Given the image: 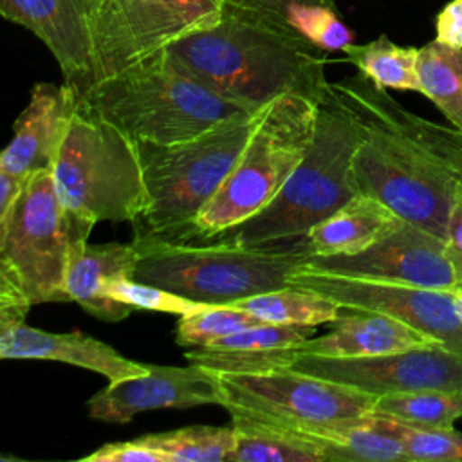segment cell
<instances>
[{
  "label": "cell",
  "mask_w": 462,
  "mask_h": 462,
  "mask_svg": "<svg viewBox=\"0 0 462 462\" xmlns=\"http://www.w3.org/2000/svg\"><path fill=\"white\" fill-rule=\"evenodd\" d=\"M226 5H233V7H240V9H247V11H256V13H265V14H274L283 18L285 9L292 4V2H318V4H325L330 7H336L334 0H222Z\"/></svg>",
  "instance_id": "38"
},
{
  "label": "cell",
  "mask_w": 462,
  "mask_h": 462,
  "mask_svg": "<svg viewBox=\"0 0 462 462\" xmlns=\"http://www.w3.org/2000/svg\"><path fill=\"white\" fill-rule=\"evenodd\" d=\"M23 186V179H18L4 170H0V245L4 240V233L13 213L14 202Z\"/></svg>",
  "instance_id": "37"
},
{
  "label": "cell",
  "mask_w": 462,
  "mask_h": 462,
  "mask_svg": "<svg viewBox=\"0 0 462 462\" xmlns=\"http://www.w3.org/2000/svg\"><path fill=\"white\" fill-rule=\"evenodd\" d=\"M316 99L285 94L273 99L215 195L195 220V240L215 238L263 209L305 157L318 123Z\"/></svg>",
  "instance_id": "8"
},
{
  "label": "cell",
  "mask_w": 462,
  "mask_h": 462,
  "mask_svg": "<svg viewBox=\"0 0 462 462\" xmlns=\"http://www.w3.org/2000/svg\"><path fill=\"white\" fill-rule=\"evenodd\" d=\"M262 110L226 119L182 143H137L148 208L132 224L134 238L195 240L200 209L233 170Z\"/></svg>",
  "instance_id": "6"
},
{
  "label": "cell",
  "mask_w": 462,
  "mask_h": 462,
  "mask_svg": "<svg viewBox=\"0 0 462 462\" xmlns=\"http://www.w3.org/2000/svg\"><path fill=\"white\" fill-rule=\"evenodd\" d=\"M327 96L357 128L352 166L359 193L444 238L462 179V132L415 116L361 72L328 81Z\"/></svg>",
  "instance_id": "1"
},
{
  "label": "cell",
  "mask_w": 462,
  "mask_h": 462,
  "mask_svg": "<svg viewBox=\"0 0 462 462\" xmlns=\"http://www.w3.org/2000/svg\"><path fill=\"white\" fill-rule=\"evenodd\" d=\"M0 359L58 361L92 370L108 383L146 372V363L125 357L114 346L81 332H49L25 321L0 336Z\"/></svg>",
  "instance_id": "17"
},
{
  "label": "cell",
  "mask_w": 462,
  "mask_h": 462,
  "mask_svg": "<svg viewBox=\"0 0 462 462\" xmlns=\"http://www.w3.org/2000/svg\"><path fill=\"white\" fill-rule=\"evenodd\" d=\"M356 146L352 117L325 94L312 143L278 195L256 215L215 238L274 245L303 236L359 193L352 166Z\"/></svg>",
  "instance_id": "7"
},
{
  "label": "cell",
  "mask_w": 462,
  "mask_h": 462,
  "mask_svg": "<svg viewBox=\"0 0 462 462\" xmlns=\"http://www.w3.org/2000/svg\"><path fill=\"white\" fill-rule=\"evenodd\" d=\"M141 442L157 449L166 462H224L233 449V428L229 426H184L171 431L148 433Z\"/></svg>",
  "instance_id": "27"
},
{
  "label": "cell",
  "mask_w": 462,
  "mask_h": 462,
  "mask_svg": "<svg viewBox=\"0 0 462 462\" xmlns=\"http://www.w3.org/2000/svg\"><path fill=\"white\" fill-rule=\"evenodd\" d=\"M11 458H13L11 455H7V457H5V455H0V460H11Z\"/></svg>",
  "instance_id": "41"
},
{
  "label": "cell",
  "mask_w": 462,
  "mask_h": 462,
  "mask_svg": "<svg viewBox=\"0 0 462 462\" xmlns=\"http://www.w3.org/2000/svg\"><path fill=\"white\" fill-rule=\"evenodd\" d=\"M435 40L449 47L462 49V0L448 2L437 14Z\"/></svg>",
  "instance_id": "36"
},
{
  "label": "cell",
  "mask_w": 462,
  "mask_h": 462,
  "mask_svg": "<svg viewBox=\"0 0 462 462\" xmlns=\"http://www.w3.org/2000/svg\"><path fill=\"white\" fill-rule=\"evenodd\" d=\"M81 460L87 462H166L164 457L141 442L139 439L125 442H108L96 451L85 455Z\"/></svg>",
  "instance_id": "33"
},
{
  "label": "cell",
  "mask_w": 462,
  "mask_h": 462,
  "mask_svg": "<svg viewBox=\"0 0 462 462\" xmlns=\"http://www.w3.org/2000/svg\"><path fill=\"white\" fill-rule=\"evenodd\" d=\"M217 374V372H215ZM220 406L309 433L372 413L377 395L291 368L217 374Z\"/></svg>",
  "instance_id": "9"
},
{
  "label": "cell",
  "mask_w": 462,
  "mask_h": 462,
  "mask_svg": "<svg viewBox=\"0 0 462 462\" xmlns=\"http://www.w3.org/2000/svg\"><path fill=\"white\" fill-rule=\"evenodd\" d=\"M283 20L305 40L325 52L343 51L356 42L352 29L337 16L336 9L318 2H292Z\"/></svg>",
  "instance_id": "30"
},
{
  "label": "cell",
  "mask_w": 462,
  "mask_h": 462,
  "mask_svg": "<svg viewBox=\"0 0 462 462\" xmlns=\"http://www.w3.org/2000/svg\"><path fill=\"white\" fill-rule=\"evenodd\" d=\"M137 260L135 244H88L78 240L70 245L63 276L67 301H74L103 321H123L134 309L106 294L110 282L134 278Z\"/></svg>",
  "instance_id": "18"
},
{
  "label": "cell",
  "mask_w": 462,
  "mask_h": 462,
  "mask_svg": "<svg viewBox=\"0 0 462 462\" xmlns=\"http://www.w3.org/2000/svg\"><path fill=\"white\" fill-rule=\"evenodd\" d=\"M106 294L117 301L130 305L134 310L144 309V310L168 312L175 316H184L209 305V303L193 301L186 296L175 294L168 289H162L159 285L146 283L135 278H119L110 282V285L106 287Z\"/></svg>",
  "instance_id": "32"
},
{
  "label": "cell",
  "mask_w": 462,
  "mask_h": 462,
  "mask_svg": "<svg viewBox=\"0 0 462 462\" xmlns=\"http://www.w3.org/2000/svg\"><path fill=\"white\" fill-rule=\"evenodd\" d=\"M74 242L51 170L25 177L4 233L0 263L32 305L67 301L63 276Z\"/></svg>",
  "instance_id": "10"
},
{
  "label": "cell",
  "mask_w": 462,
  "mask_h": 462,
  "mask_svg": "<svg viewBox=\"0 0 462 462\" xmlns=\"http://www.w3.org/2000/svg\"><path fill=\"white\" fill-rule=\"evenodd\" d=\"M453 294V303H455V309H457V314L458 318L462 319V287H457L451 291Z\"/></svg>",
  "instance_id": "39"
},
{
  "label": "cell",
  "mask_w": 462,
  "mask_h": 462,
  "mask_svg": "<svg viewBox=\"0 0 462 462\" xmlns=\"http://www.w3.org/2000/svg\"><path fill=\"white\" fill-rule=\"evenodd\" d=\"M345 60L383 88L419 92L417 47H402L388 36L343 49Z\"/></svg>",
  "instance_id": "25"
},
{
  "label": "cell",
  "mask_w": 462,
  "mask_h": 462,
  "mask_svg": "<svg viewBox=\"0 0 462 462\" xmlns=\"http://www.w3.org/2000/svg\"><path fill=\"white\" fill-rule=\"evenodd\" d=\"M430 345L437 341L388 314L341 307L325 334L305 339L296 350L325 357H370Z\"/></svg>",
  "instance_id": "19"
},
{
  "label": "cell",
  "mask_w": 462,
  "mask_h": 462,
  "mask_svg": "<svg viewBox=\"0 0 462 462\" xmlns=\"http://www.w3.org/2000/svg\"><path fill=\"white\" fill-rule=\"evenodd\" d=\"M316 327L307 325H274L258 323L245 327L233 334H227L208 346L211 350L226 352H256V350H274V348H292L301 345L305 339L312 337Z\"/></svg>",
  "instance_id": "31"
},
{
  "label": "cell",
  "mask_w": 462,
  "mask_h": 462,
  "mask_svg": "<svg viewBox=\"0 0 462 462\" xmlns=\"http://www.w3.org/2000/svg\"><path fill=\"white\" fill-rule=\"evenodd\" d=\"M419 92L462 132V49L437 40L417 49Z\"/></svg>",
  "instance_id": "23"
},
{
  "label": "cell",
  "mask_w": 462,
  "mask_h": 462,
  "mask_svg": "<svg viewBox=\"0 0 462 462\" xmlns=\"http://www.w3.org/2000/svg\"><path fill=\"white\" fill-rule=\"evenodd\" d=\"M374 417L402 442L408 462H462V433L453 426H413L377 413Z\"/></svg>",
  "instance_id": "28"
},
{
  "label": "cell",
  "mask_w": 462,
  "mask_h": 462,
  "mask_svg": "<svg viewBox=\"0 0 462 462\" xmlns=\"http://www.w3.org/2000/svg\"><path fill=\"white\" fill-rule=\"evenodd\" d=\"M258 323L263 321L235 305H206L195 312L179 316L175 327V341L180 346L200 348L227 334Z\"/></svg>",
  "instance_id": "29"
},
{
  "label": "cell",
  "mask_w": 462,
  "mask_h": 462,
  "mask_svg": "<svg viewBox=\"0 0 462 462\" xmlns=\"http://www.w3.org/2000/svg\"><path fill=\"white\" fill-rule=\"evenodd\" d=\"M446 253L455 269L458 287H462V179L458 180L446 224Z\"/></svg>",
  "instance_id": "35"
},
{
  "label": "cell",
  "mask_w": 462,
  "mask_h": 462,
  "mask_svg": "<svg viewBox=\"0 0 462 462\" xmlns=\"http://www.w3.org/2000/svg\"><path fill=\"white\" fill-rule=\"evenodd\" d=\"M204 404L220 406V388L213 370L193 363L186 366L146 363L144 374L108 383L88 399L87 408L92 419L125 424L143 411Z\"/></svg>",
  "instance_id": "15"
},
{
  "label": "cell",
  "mask_w": 462,
  "mask_h": 462,
  "mask_svg": "<svg viewBox=\"0 0 462 462\" xmlns=\"http://www.w3.org/2000/svg\"><path fill=\"white\" fill-rule=\"evenodd\" d=\"M85 101L135 143L175 144L251 114L180 69L166 51L96 81Z\"/></svg>",
  "instance_id": "4"
},
{
  "label": "cell",
  "mask_w": 462,
  "mask_h": 462,
  "mask_svg": "<svg viewBox=\"0 0 462 462\" xmlns=\"http://www.w3.org/2000/svg\"><path fill=\"white\" fill-rule=\"evenodd\" d=\"M289 287L318 292L341 307L388 314L462 356V319L451 291L321 273L305 267V262L292 274Z\"/></svg>",
  "instance_id": "12"
},
{
  "label": "cell",
  "mask_w": 462,
  "mask_h": 462,
  "mask_svg": "<svg viewBox=\"0 0 462 462\" xmlns=\"http://www.w3.org/2000/svg\"><path fill=\"white\" fill-rule=\"evenodd\" d=\"M51 175L76 240H88L101 220L134 224L148 208L137 143L101 117L76 88Z\"/></svg>",
  "instance_id": "3"
},
{
  "label": "cell",
  "mask_w": 462,
  "mask_h": 462,
  "mask_svg": "<svg viewBox=\"0 0 462 462\" xmlns=\"http://www.w3.org/2000/svg\"><path fill=\"white\" fill-rule=\"evenodd\" d=\"M227 305H235L263 323L307 327L332 323L341 310L334 300L298 287L265 291Z\"/></svg>",
  "instance_id": "24"
},
{
  "label": "cell",
  "mask_w": 462,
  "mask_h": 462,
  "mask_svg": "<svg viewBox=\"0 0 462 462\" xmlns=\"http://www.w3.org/2000/svg\"><path fill=\"white\" fill-rule=\"evenodd\" d=\"M222 0H103L88 14L94 83L213 25Z\"/></svg>",
  "instance_id": "11"
},
{
  "label": "cell",
  "mask_w": 462,
  "mask_h": 462,
  "mask_svg": "<svg viewBox=\"0 0 462 462\" xmlns=\"http://www.w3.org/2000/svg\"><path fill=\"white\" fill-rule=\"evenodd\" d=\"M0 16L45 43L67 85L79 94L94 85L88 9L81 0H0Z\"/></svg>",
  "instance_id": "16"
},
{
  "label": "cell",
  "mask_w": 462,
  "mask_h": 462,
  "mask_svg": "<svg viewBox=\"0 0 462 462\" xmlns=\"http://www.w3.org/2000/svg\"><path fill=\"white\" fill-rule=\"evenodd\" d=\"M164 51L180 69L249 112L285 94L319 103L328 88L325 51L274 14L224 4L218 22Z\"/></svg>",
  "instance_id": "2"
},
{
  "label": "cell",
  "mask_w": 462,
  "mask_h": 462,
  "mask_svg": "<svg viewBox=\"0 0 462 462\" xmlns=\"http://www.w3.org/2000/svg\"><path fill=\"white\" fill-rule=\"evenodd\" d=\"M287 368L374 395L462 386V356L439 343L370 357H325L294 346Z\"/></svg>",
  "instance_id": "13"
},
{
  "label": "cell",
  "mask_w": 462,
  "mask_h": 462,
  "mask_svg": "<svg viewBox=\"0 0 462 462\" xmlns=\"http://www.w3.org/2000/svg\"><path fill=\"white\" fill-rule=\"evenodd\" d=\"M5 274H7V273H5V269H4V267H2V263H0V278H2V276H5Z\"/></svg>",
  "instance_id": "42"
},
{
  "label": "cell",
  "mask_w": 462,
  "mask_h": 462,
  "mask_svg": "<svg viewBox=\"0 0 462 462\" xmlns=\"http://www.w3.org/2000/svg\"><path fill=\"white\" fill-rule=\"evenodd\" d=\"M372 413L430 428H451L462 417V386L377 395Z\"/></svg>",
  "instance_id": "26"
},
{
  "label": "cell",
  "mask_w": 462,
  "mask_h": 462,
  "mask_svg": "<svg viewBox=\"0 0 462 462\" xmlns=\"http://www.w3.org/2000/svg\"><path fill=\"white\" fill-rule=\"evenodd\" d=\"M72 87L36 83L29 103L13 125V137L0 150V170L25 179L38 170H51L54 150L67 117Z\"/></svg>",
  "instance_id": "20"
},
{
  "label": "cell",
  "mask_w": 462,
  "mask_h": 462,
  "mask_svg": "<svg viewBox=\"0 0 462 462\" xmlns=\"http://www.w3.org/2000/svg\"><path fill=\"white\" fill-rule=\"evenodd\" d=\"M134 278L159 285L193 301L226 305L289 287L307 256L298 249L244 245L226 238L162 240L134 238Z\"/></svg>",
  "instance_id": "5"
},
{
  "label": "cell",
  "mask_w": 462,
  "mask_h": 462,
  "mask_svg": "<svg viewBox=\"0 0 462 462\" xmlns=\"http://www.w3.org/2000/svg\"><path fill=\"white\" fill-rule=\"evenodd\" d=\"M32 303L18 289V285L9 278V274L0 278V336L18 323H23Z\"/></svg>",
  "instance_id": "34"
},
{
  "label": "cell",
  "mask_w": 462,
  "mask_h": 462,
  "mask_svg": "<svg viewBox=\"0 0 462 462\" xmlns=\"http://www.w3.org/2000/svg\"><path fill=\"white\" fill-rule=\"evenodd\" d=\"M305 267L341 276L444 291L458 287L444 238L402 218L366 249L354 254L312 256L305 260Z\"/></svg>",
  "instance_id": "14"
},
{
  "label": "cell",
  "mask_w": 462,
  "mask_h": 462,
  "mask_svg": "<svg viewBox=\"0 0 462 462\" xmlns=\"http://www.w3.org/2000/svg\"><path fill=\"white\" fill-rule=\"evenodd\" d=\"M399 220L381 200L357 193L296 238V245L307 258L354 254L384 236Z\"/></svg>",
  "instance_id": "21"
},
{
  "label": "cell",
  "mask_w": 462,
  "mask_h": 462,
  "mask_svg": "<svg viewBox=\"0 0 462 462\" xmlns=\"http://www.w3.org/2000/svg\"><path fill=\"white\" fill-rule=\"evenodd\" d=\"M83 2V5L88 9V14H90V11L99 4V2H103V0H81Z\"/></svg>",
  "instance_id": "40"
},
{
  "label": "cell",
  "mask_w": 462,
  "mask_h": 462,
  "mask_svg": "<svg viewBox=\"0 0 462 462\" xmlns=\"http://www.w3.org/2000/svg\"><path fill=\"white\" fill-rule=\"evenodd\" d=\"M231 462H327L323 448L298 430L245 415H231Z\"/></svg>",
  "instance_id": "22"
}]
</instances>
